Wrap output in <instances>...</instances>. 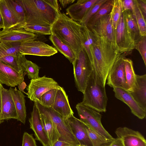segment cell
<instances>
[{"label": "cell", "mask_w": 146, "mask_h": 146, "mask_svg": "<svg viewBox=\"0 0 146 146\" xmlns=\"http://www.w3.org/2000/svg\"><path fill=\"white\" fill-rule=\"evenodd\" d=\"M94 35L90 61L97 79L105 86L108 74L115 62L125 56L120 52L106 39L91 30Z\"/></svg>", "instance_id": "1"}, {"label": "cell", "mask_w": 146, "mask_h": 146, "mask_svg": "<svg viewBox=\"0 0 146 146\" xmlns=\"http://www.w3.org/2000/svg\"><path fill=\"white\" fill-rule=\"evenodd\" d=\"M82 27L79 23L60 12L51 27V34L71 48L76 54V60L83 49Z\"/></svg>", "instance_id": "2"}, {"label": "cell", "mask_w": 146, "mask_h": 146, "mask_svg": "<svg viewBox=\"0 0 146 146\" xmlns=\"http://www.w3.org/2000/svg\"><path fill=\"white\" fill-rule=\"evenodd\" d=\"M24 9L26 25L51 27L60 12L47 0H21Z\"/></svg>", "instance_id": "3"}, {"label": "cell", "mask_w": 146, "mask_h": 146, "mask_svg": "<svg viewBox=\"0 0 146 146\" xmlns=\"http://www.w3.org/2000/svg\"><path fill=\"white\" fill-rule=\"evenodd\" d=\"M81 103L99 112H105L108 100L105 86L93 71L87 83Z\"/></svg>", "instance_id": "4"}, {"label": "cell", "mask_w": 146, "mask_h": 146, "mask_svg": "<svg viewBox=\"0 0 146 146\" xmlns=\"http://www.w3.org/2000/svg\"><path fill=\"white\" fill-rule=\"evenodd\" d=\"M76 108L80 119L96 131L108 139L114 138L105 129L101 122L102 115L94 109L81 102Z\"/></svg>", "instance_id": "5"}, {"label": "cell", "mask_w": 146, "mask_h": 146, "mask_svg": "<svg viewBox=\"0 0 146 146\" xmlns=\"http://www.w3.org/2000/svg\"><path fill=\"white\" fill-rule=\"evenodd\" d=\"M74 81L78 90L84 94L93 69L89 59L83 49L73 66Z\"/></svg>", "instance_id": "6"}, {"label": "cell", "mask_w": 146, "mask_h": 146, "mask_svg": "<svg viewBox=\"0 0 146 146\" xmlns=\"http://www.w3.org/2000/svg\"><path fill=\"white\" fill-rule=\"evenodd\" d=\"M60 86L53 79L44 76L31 80L27 88V92L26 94L31 100L35 102L47 91L53 89H58Z\"/></svg>", "instance_id": "7"}, {"label": "cell", "mask_w": 146, "mask_h": 146, "mask_svg": "<svg viewBox=\"0 0 146 146\" xmlns=\"http://www.w3.org/2000/svg\"><path fill=\"white\" fill-rule=\"evenodd\" d=\"M35 39L28 40L21 42L19 52L23 55L50 56L58 52L52 46Z\"/></svg>", "instance_id": "8"}, {"label": "cell", "mask_w": 146, "mask_h": 146, "mask_svg": "<svg viewBox=\"0 0 146 146\" xmlns=\"http://www.w3.org/2000/svg\"><path fill=\"white\" fill-rule=\"evenodd\" d=\"M44 107L56 127L60 135L59 139L68 142L74 146H78L80 145L66 120L52 108Z\"/></svg>", "instance_id": "9"}, {"label": "cell", "mask_w": 146, "mask_h": 146, "mask_svg": "<svg viewBox=\"0 0 146 146\" xmlns=\"http://www.w3.org/2000/svg\"><path fill=\"white\" fill-rule=\"evenodd\" d=\"M115 38L117 49L125 56L130 54L135 49L126 30L122 11L115 30Z\"/></svg>", "instance_id": "10"}, {"label": "cell", "mask_w": 146, "mask_h": 146, "mask_svg": "<svg viewBox=\"0 0 146 146\" xmlns=\"http://www.w3.org/2000/svg\"><path fill=\"white\" fill-rule=\"evenodd\" d=\"M112 16L111 11L109 13L101 17L93 26L88 27L98 35L106 39L116 48L115 30L113 27Z\"/></svg>", "instance_id": "11"}, {"label": "cell", "mask_w": 146, "mask_h": 146, "mask_svg": "<svg viewBox=\"0 0 146 146\" xmlns=\"http://www.w3.org/2000/svg\"><path fill=\"white\" fill-rule=\"evenodd\" d=\"M125 58L118 60L108 74L106 84L111 87L119 88L127 90L124 61Z\"/></svg>", "instance_id": "12"}, {"label": "cell", "mask_w": 146, "mask_h": 146, "mask_svg": "<svg viewBox=\"0 0 146 146\" xmlns=\"http://www.w3.org/2000/svg\"><path fill=\"white\" fill-rule=\"evenodd\" d=\"M23 71L18 72L0 61V83L11 87L18 86L24 82Z\"/></svg>", "instance_id": "13"}, {"label": "cell", "mask_w": 146, "mask_h": 146, "mask_svg": "<svg viewBox=\"0 0 146 146\" xmlns=\"http://www.w3.org/2000/svg\"><path fill=\"white\" fill-rule=\"evenodd\" d=\"M115 132L117 137L121 139L124 146H146L145 139L137 131L126 127H119Z\"/></svg>", "instance_id": "14"}, {"label": "cell", "mask_w": 146, "mask_h": 146, "mask_svg": "<svg viewBox=\"0 0 146 146\" xmlns=\"http://www.w3.org/2000/svg\"><path fill=\"white\" fill-rule=\"evenodd\" d=\"M34 104L39 110L44 129L50 141V146H52L60 138V135L55 125L44 107L37 101L34 102Z\"/></svg>", "instance_id": "15"}, {"label": "cell", "mask_w": 146, "mask_h": 146, "mask_svg": "<svg viewBox=\"0 0 146 146\" xmlns=\"http://www.w3.org/2000/svg\"><path fill=\"white\" fill-rule=\"evenodd\" d=\"M113 88L115 97L126 104L132 113L141 119L145 117L146 111L141 107L129 92L119 88L114 87Z\"/></svg>", "instance_id": "16"}, {"label": "cell", "mask_w": 146, "mask_h": 146, "mask_svg": "<svg viewBox=\"0 0 146 146\" xmlns=\"http://www.w3.org/2000/svg\"><path fill=\"white\" fill-rule=\"evenodd\" d=\"M37 35L24 28H15L0 31V41L9 42H21L36 38Z\"/></svg>", "instance_id": "17"}, {"label": "cell", "mask_w": 146, "mask_h": 146, "mask_svg": "<svg viewBox=\"0 0 146 146\" xmlns=\"http://www.w3.org/2000/svg\"><path fill=\"white\" fill-rule=\"evenodd\" d=\"M29 121L30 128L34 132L35 139L39 141L43 146H50V141L44 129L39 110L34 104Z\"/></svg>", "instance_id": "18"}, {"label": "cell", "mask_w": 146, "mask_h": 146, "mask_svg": "<svg viewBox=\"0 0 146 146\" xmlns=\"http://www.w3.org/2000/svg\"><path fill=\"white\" fill-rule=\"evenodd\" d=\"M1 120L11 119H17V115L15 104L9 90L4 88L1 85Z\"/></svg>", "instance_id": "19"}, {"label": "cell", "mask_w": 146, "mask_h": 146, "mask_svg": "<svg viewBox=\"0 0 146 146\" xmlns=\"http://www.w3.org/2000/svg\"><path fill=\"white\" fill-rule=\"evenodd\" d=\"M52 108L65 120L73 115L74 112L70 107L68 96L64 88L61 86L57 90Z\"/></svg>", "instance_id": "20"}, {"label": "cell", "mask_w": 146, "mask_h": 146, "mask_svg": "<svg viewBox=\"0 0 146 146\" xmlns=\"http://www.w3.org/2000/svg\"><path fill=\"white\" fill-rule=\"evenodd\" d=\"M65 120L80 145L93 146L82 121L74 115Z\"/></svg>", "instance_id": "21"}, {"label": "cell", "mask_w": 146, "mask_h": 146, "mask_svg": "<svg viewBox=\"0 0 146 146\" xmlns=\"http://www.w3.org/2000/svg\"><path fill=\"white\" fill-rule=\"evenodd\" d=\"M97 0H78L66 9V13L72 19L80 23L90 8Z\"/></svg>", "instance_id": "22"}, {"label": "cell", "mask_w": 146, "mask_h": 146, "mask_svg": "<svg viewBox=\"0 0 146 146\" xmlns=\"http://www.w3.org/2000/svg\"><path fill=\"white\" fill-rule=\"evenodd\" d=\"M14 101L16 110L17 120L25 124L26 119V108L25 96L23 93L16 88L10 87L9 89Z\"/></svg>", "instance_id": "23"}, {"label": "cell", "mask_w": 146, "mask_h": 146, "mask_svg": "<svg viewBox=\"0 0 146 146\" xmlns=\"http://www.w3.org/2000/svg\"><path fill=\"white\" fill-rule=\"evenodd\" d=\"M136 86L130 93L141 107L146 111V74H136Z\"/></svg>", "instance_id": "24"}, {"label": "cell", "mask_w": 146, "mask_h": 146, "mask_svg": "<svg viewBox=\"0 0 146 146\" xmlns=\"http://www.w3.org/2000/svg\"><path fill=\"white\" fill-rule=\"evenodd\" d=\"M122 12L127 32L132 42L135 46L142 37L136 21L131 11Z\"/></svg>", "instance_id": "25"}, {"label": "cell", "mask_w": 146, "mask_h": 146, "mask_svg": "<svg viewBox=\"0 0 146 146\" xmlns=\"http://www.w3.org/2000/svg\"><path fill=\"white\" fill-rule=\"evenodd\" d=\"M0 12L4 26L3 30L20 28L18 22L7 4L6 0H0Z\"/></svg>", "instance_id": "26"}, {"label": "cell", "mask_w": 146, "mask_h": 146, "mask_svg": "<svg viewBox=\"0 0 146 146\" xmlns=\"http://www.w3.org/2000/svg\"><path fill=\"white\" fill-rule=\"evenodd\" d=\"M49 39L55 48L62 54L74 65L76 60V56L71 48L53 34H51Z\"/></svg>", "instance_id": "27"}, {"label": "cell", "mask_w": 146, "mask_h": 146, "mask_svg": "<svg viewBox=\"0 0 146 146\" xmlns=\"http://www.w3.org/2000/svg\"><path fill=\"white\" fill-rule=\"evenodd\" d=\"M8 6L17 21L20 28H24L26 25L24 9L21 0H6Z\"/></svg>", "instance_id": "28"}, {"label": "cell", "mask_w": 146, "mask_h": 146, "mask_svg": "<svg viewBox=\"0 0 146 146\" xmlns=\"http://www.w3.org/2000/svg\"><path fill=\"white\" fill-rule=\"evenodd\" d=\"M124 61L127 91L131 92L133 91L136 86V74L134 69L132 60L125 58Z\"/></svg>", "instance_id": "29"}, {"label": "cell", "mask_w": 146, "mask_h": 146, "mask_svg": "<svg viewBox=\"0 0 146 146\" xmlns=\"http://www.w3.org/2000/svg\"><path fill=\"white\" fill-rule=\"evenodd\" d=\"M93 146H108L114 140L108 139L101 135L88 125L83 123Z\"/></svg>", "instance_id": "30"}, {"label": "cell", "mask_w": 146, "mask_h": 146, "mask_svg": "<svg viewBox=\"0 0 146 146\" xmlns=\"http://www.w3.org/2000/svg\"><path fill=\"white\" fill-rule=\"evenodd\" d=\"M114 0H107L99 8L96 13L88 21L86 26L88 27L93 26L103 16L109 13L113 8Z\"/></svg>", "instance_id": "31"}, {"label": "cell", "mask_w": 146, "mask_h": 146, "mask_svg": "<svg viewBox=\"0 0 146 146\" xmlns=\"http://www.w3.org/2000/svg\"><path fill=\"white\" fill-rule=\"evenodd\" d=\"M134 8L132 13L135 19L141 37L146 36V18L140 9L137 0H134Z\"/></svg>", "instance_id": "32"}, {"label": "cell", "mask_w": 146, "mask_h": 146, "mask_svg": "<svg viewBox=\"0 0 146 146\" xmlns=\"http://www.w3.org/2000/svg\"><path fill=\"white\" fill-rule=\"evenodd\" d=\"M83 48L90 62L91 58V47L94 40L93 32L87 27L82 25Z\"/></svg>", "instance_id": "33"}, {"label": "cell", "mask_w": 146, "mask_h": 146, "mask_svg": "<svg viewBox=\"0 0 146 146\" xmlns=\"http://www.w3.org/2000/svg\"><path fill=\"white\" fill-rule=\"evenodd\" d=\"M21 42H9L0 41V59L9 55H16L20 53Z\"/></svg>", "instance_id": "34"}, {"label": "cell", "mask_w": 146, "mask_h": 146, "mask_svg": "<svg viewBox=\"0 0 146 146\" xmlns=\"http://www.w3.org/2000/svg\"><path fill=\"white\" fill-rule=\"evenodd\" d=\"M25 57V55L19 53L16 55H9L6 56L0 59V61L20 72L23 71L21 63Z\"/></svg>", "instance_id": "35"}, {"label": "cell", "mask_w": 146, "mask_h": 146, "mask_svg": "<svg viewBox=\"0 0 146 146\" xmlns=\"http://www.w3.org/2000/svg\"><path fill=\"white\" fill-rule=\"evenodd\" d=\"M22 70L26 72L29 79H34L38 78L40 67L32 61L27 60L25 57L21 63Z\"/></svg>", "instance_id": "36"}, {"label": "cell", "mask_w": 146, "mask_h": 146, "mask_svg": "<svg viewBox=\"0 0 146 146\" xmlns=\"http://www.w3.org/2000/svg\"><path fill=\"white\" fill-rule=\"evenodd\" d=\"M58 89L50 90L42 95L38 101L44 107L52 108Z\"/></svg>", "instance_id": "37"}, {"label": "cell", "mask_w": 146, "mask_h": 146, "mask_svg": "<svg viewBox=\"0 0 146 146\" xmlns=\"http://www.w3.org/2000/svg\"><path fill=\"white\" fill-rule=\"evenodd\" d=\"M122 11V0H114L112 13V24L113 27L115 30L119 18Z\"/></svg>", "instance_id": "38"}, {"label": "cell", "mask_w": 146, "mask_h": 146, "mask_svg": "<svg viewBox=\"0 0 146 146\" xmlns=\"http://www.w3.org/2000/svg\"><path fill=\"white\" fill-rule=\"evenodd\" d=\"M24 29L31 33L44 35L51 34V27L37 25H26Z\"/></svg>", "instance_id": "39"}, {"label": "cell", "mask_w": 146, "mask_h": 146, "mask_svg": "<svg viewBox=\"0 0 146 146\" xmlns=\"http://www.w3.org/2000/svg\"><path fill=\"white\" fill-rule=\"evenodd\" d=\"M107 1L98 0L90 8L80 23L83 26H86L90 18L96 13L100 7Z\"/></svg>", "instance_id": "40"}, {"label": "cell", "mask_w": 146, "mask_h": 146, "mask_svg": "<svg viewBox=\"0 0 146 146\" xmlns=\"http://www.w3.org/2000/svg\"><path fill=\"white\" fill-rule=\"evenodd\" d=\"M135 48L140 53L146 66V36L142 37L136 44Z\"/></svg>", "instance_id": "41"}, {"label": "cell", "mask_w": 146, "mask_h": 146, "mask_svg": "<svg viewBox=\"0 0 146 146\" xmlns=\"http://www.w3.org/2000/svg\"><path fill=\"white\" fill-rule=\"evenodd\" d=\"M22 146H38L33 134L25 132L23 135Z\"/></svg>", "instance_id": "42"}, {"label": "cell", "mask_w": 146, "mask_h": 146, "mask_svg": "<svg viewBox=\"0 0 146 146\" xmlns=\"http://www.w3.org/2000/svg\"><path fill=\"white\" fill-rule=\"evenodd\" d=\"M122 11L129 10L132 12L134 8V0H122Z\"/></svg>", "instance_id": "43"}, {"label": "cell", "mask_w": 146, "mask_h": 146, "mask_svg": "<svg viewBox=\"0 0 146 146\" xmlns=\"http://www.w3.org/2000/svg\"><path fill=\"white\" fill-rule=\"evenodd\" d=\"M139 7L142 12L145 18H146V0H137Z\"/></svg>", "instance_id": "44"}, {"label": "cell", "mask_w": 146, "mask_h": 146, "mask_svg": "<svg viewBox=\"0 0 146 146\" xmlns=\"http://www.w3.org/2000/svg\"><path fill=\"white\" fill-rule=\"evenodd\" d=\"M108 146H124V145L121 139L117 137L114 138Z\"/></svg>", "instance_id": "45"}, {"label": "cell", "mask_w": 146, "mask_h": 146, "mask_svg": "<svg viewBox=\"0 0 146 146\" xmlns=\"http://www.w3.org/2000/svg\"><path fill=\"white\" fill-rule=\"evenodd\" d=\"M52 146H74L64 141L58 139L55 142Z\"/></svg>", "instance_id": "46"}, {"label": "cell", "mask_w": 146, "mask_h": 146, "mask_svg": "<svg viewBox=\"0 0 146 146\" xmlns=\"http://www.w3.org/2000/svg\"><path fill=\"white\" fill-rule=\"evenodd\" d=\"M75 0H60L59 2L63 8L66 7L67 5L73 3Z\"/></svg>", "instance_id": "47"}, {"label": "cell", "mask_w": 146, "mask_h": 146, "mask_svg": "<svg viewBox=\"0 0 146 146\" xmlns=\"http://www.w3.org/2000/svg\"><path fill=\"white\" fill-rule=\"evenodd\" d=\"M48 3L53 7L60 11L58 1L56 0H47Z\"/></svg>", "instance_id": "48"}, {"label": "cell", "mask_w": 146, "mask_h": 146, "mask_svg": "<svg viewBox=\"0 0 146 146\" xmlns=\"http://www.w3.org/2000/svg\"><path fill=\"white\" fill-rule=\"evenodd\" d=\"M1 84L0 83V124L3 122L1 119Z\"/></svg>", "instance_id": "49"}, {"label": "cell", "mask_w": 146, "mask_h": 146, "mask_svg": "<svg viewBox=\"0 0 146 146\" xmlns=\"http://www.w3.org/2000/svg\"><path fill=\"white\" fill-rule=\"evenodd\" d=\"M4 26L3 24V18L0 12V29L1 28L4 29Z\"/></svg>", "instance_id": "50"}, {"label": "cell", "mask_w": 146, "mask_h": 146, "mask_svg": "<svg viewBox=\"0 0 146 146\" xmlns=\"http://www.w3.org/2000/svg\"><path fill=\"white\" fill-rule=\"evenodd\" d=\"M78 146H86L84 145H79Z\"/></svg>", "instance_id": "51"}]
</instances>
